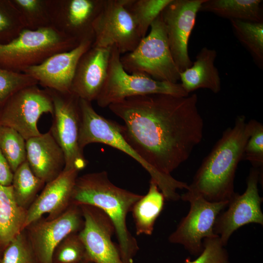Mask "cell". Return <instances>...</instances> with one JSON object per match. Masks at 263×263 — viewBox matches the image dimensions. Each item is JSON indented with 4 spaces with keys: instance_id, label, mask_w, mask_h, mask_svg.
<instances>
[{
    "instance_id": "cell-1",
    "label": "cell",
    "mask_w": 263,
    "mask_h": 263,
    "mask_svg": "<svg viewBox=\"0 0 263 263\" xmlns=\"http://www.w3.org/2000/svg\"><path fill=\"white\" fill-rule=\"evenodd\" d=\"M196 94H149L108 106L124 122L121 133L150 166L166 175L186 161L203 136L204 120Z\"/></svg>"
},
{
    "instance_id": "cell-2",
    "label": "cell",
    "mask_w": 263,
    "mask_h": 263,
    "mask_svg": "<svg viewBox=\"0 0 263 263\" xmlns=\"http://www.w3.org/2000/svg\"><path fill=\"white\" fill-rule=\"evenodd\" d=\"M255 120L237 116L226 129L196 172L187 191L212 202L228 201L234 191L235 172Z\"/></svg>"
},
{
    "instance_id": "cell-3",
    "label": "cell",
    "mask_w": 263,
    "mask_h": 263,
    "mask_svg": "<svg viewBox=\"0 0 263 263\" xmlns=\"http://www.w3.org/2000/svg\"><path fill=\"white\" fill-rule=\"evenodd\" d=\"M142 195L118 187L109 179L106 171L78 176L71 204L90 205L102 210L112 221L118 240V247L124 263H133L139 249L127 225V217Z\"/></svg>"
},
{
    "instance_id": "cell-4",
    "label": "cell",
    "mask_w": 263,
    "mask_h": 263,
    "mask_svg": "<svg viewBox=\"0 0 263 263\" xmlns=\"http://www.w3.org/2000/svg\"><path fill=\"white\" fill-rule=\"evenodd\" d=\"M80 126L79 144L82 150L91 143L106 144L125 153L136 161L150 175L166 199L177 201L181 199L178 189L188 188L186 183L179 181L171 175L158 171L148 164L134 150L123 137L121 125L99 114L91 102L79 98Z\"/></svg>"
},
{
    "instance_id": "cell-5",
    "label": "cell",
    "mask_w": 263,
    "mask_h": 263,
    "mask_svg": "<svg viewBox=\"0 0 263 263\" xmlns=\"http://www.w3.org/2000/svg\"><path fill=\"white\" fill-rule=\"evenodd\" d=\"M79 43L52 26L34 30L24 28L10 42L0 44V68L23 73L54 54L74 48Z\"/></svg>"
},
{
    "instance_id": "cell-6",
    "label": "cell",
    "mask_w": 263,
    "mask_h": 263,
    "mask_svg": "<svg viewBox=\"0 0 263 263\" xmlns=\"http://www.w3.org/2000/svg\"><path fill=\"white\" fill-rule=\"evenodd\" d=\"M120 61L129 74L174 83L180 80V72L172 57L160 14L151 24L149 33L133 51L120 56Z\"/></svg>"
},
{
    "instance_id": "cell-7",
    "label": "cell",
    "mask_w": 263,
    "mask_h": 263,
    "mask_svg": "<svg viewBox=\"0 0 263 263\" xmlns=\"http://www.w3.org/2000/svg\"><path fill=\"white\" fill-rule=\"evenodd\" d=\"M121 55L115 47H111L107 75L95 101L105 108L128 97L149 94H166L187 96L181 83L158 81L146 75L129 74L123 68Z\"/></svg>"
},
{
    "instance_id": "cell-8",
    "label": "cell",
    "mask_w": 263,
    "mask_h": 263,
    "mask_svg": "<svg viewBox=\"0 0 263 263\" xmlns=\"http://www.w3.org/2000/svg\"><path fill=\"white\" fill-rule=\"evenodd\" d=\"M53 104L52 124L49 130L61 148L65 156L64 169L79 171L88 164L79 144L80 126L79 98L70 93L47 89Z\"/></svg>"
},
{
    "instance_id": "cell-9",
    "label": "cell",
    "mask_w": 263,
    "mask_h": 263,
    "mask_svg": "<svg viewBox=\"0 0 263 263\" xmlns=\"http://www.w3.org/2000/svg\"><path fill=\"white\" fill-rule=\"evenodd\" d=\"M181 199L189 203V210L168 240L170 243L182 245L190 254L198 256L203 249V240L217 236L213 230L215 222L228 201L210 202L188 191L183 194Z\"/></svg>"
},
{
    "instance_id": "cell-10",
    "label": "cell",
    "mask_w": 263,
    "mask_h": 263,
    "mask_svg": "<svg viewBox=\"0 0 263 263\" xmlns=\"http://www.w3.org/2000/svg\"><path fill=\"white\" fill-rule=\"evenodd\" d=\"M51 95L38 85L21 89L12 95L0 108V125L10 127L26 140L39 135L38 122L46 113L53 114Z\"/></svg>"
},
{
    "instance_id": "cell-11",
    "label": "cell",
    "mask_w": 263,
    "mask_h": 263,
    "mask_svg": "<svg viewBox=\"0 0 263 263\" xmlns=\"http://www.w3.org/2000/svg\"><path fill=\"white\" fill-rule=\"evenodd\" d=\"M126 0H104L93 24L92 47H115L120 55L133 51L142 38Z\"/></svg>"
},
{
    "instance_id": "cell-12",
    "label": "cell",
    "mask_w": 263,
    "mask_h": 263,
    "mask_svg": "<svg viewBox=\"0 0 263 263\" xmlns=\"http://www.w3.org/2000/svg\"><path fill=\"white\" fill-rule=\"evenodd\" d=\"M260 174L259 168H251L244 192L242 194L235 192L228 201L226 209L222 211L216 218L214 232L225 246L240 227L251 223L263 225V199L258 189Z\"/></svg>"
},
{
    "instance_id": "cell-13",
    "label": "cell",
    "mask_w": 263,
    "mask_h": 263,
    "mask_svg": "<svg viewBox=\"0 0 263 263\" xmlns=\"http://www.w3.org/2000/svg\"><path fill=\"white\" fill-rule=\"evenodd\" d=\"M84 225L80 206L71 204L61 215L53 219L42 217L25 230L38 263H53L54 250L68 235L78 233Z\"/></svg>"
},
{
    "instance_id": "cell-14",
    "label": "cell",
    "mask_w": 263,
    "mask_h": 263,
    "mask_svg": "<svg viewBox=\"0 0 263 263\" xmlns=\"http://www.w3.org/2000/svg\"><path fill=\"white\" fill-rule=\"evenodd\" d=\"M205 1L171 0L160 14L172 57L180 72L193 64L188 55V40Z\"/></svg>"
},
{
    "instance_id": "cell-15",
    "label": "cell",
    "mask_w": 263,
    "mask_h": 263,
    "mask_svg": "<svg viewBox=\"0 0 263 263\" xmlns=\"http://www.w3.org/2000/svg\"><path fill=\"white\" fill-rule=\"evenodd\" d=\"M84 225L78 232L85 247L84 261L94 263H124L118 246L112 241L115 233L110 218L99 208L80 205Z\"/></svg>"
},
{
    "instance_id": "cell-16",
    "label": "cell",
    "mask_w": 263,
    "mask_h": 263,
    "mask_svg": "<svg viewBox=\"0 0 263 263\" xmlns=\"http://www.w3.org/2000/svg\"><path fill=\"white\" fill-rule=\"evenodd\" d=\"M52 26L80 43L94 39L93 24L104 0H48Z\"/></svg>"
},
{
    "instance_id": "cell-17",
    "label": "cell",
    "mask_w": 263,
    "mask_h": 263,
    "mask_svg": "<svg viewBox=\"0 0 263 263\" xmlns=\"http://www.w3.org/2000/svg\"><path fill=\"white\" fill-rule=\"evenodd\" d=\"M93 42L92 39L83 40L74 48L54 54L23 73L35 79L45 89L70 93L78 61L92 47Z\"/></svg>"
},
{
    "instance_id": "cell-18",
    "label": "cell",
    "mask_w": 263,
    "mask_h": 263,
    "mask_svg": "<svg viewBox=\"0 0 263 263\" xmlns=\"http://www.w3.org/2000/svg\"><path fill=\"white\" fill-rule=\"evenodd\" d=\"M79 171L63 169L55 179L46 184L41 192L27 209L24 230L33 223L48 214L51 220L63 213L71 204V198Z\"/></svg>"
},
{
    "instance_id": "cell-19",
    "label": "cell",
    "mask_w": 263,
    "mask_h": 263,
    "mask_svg": "<svg viewBox=\"0 0 263 263\" xmlns=\"http://www.w3.org/2000/svg\"><path fill=\"white\" fill-rule=\"evenodd\" d=\"M111 47H92L81 56L72 81L71 92L92 102L98 96L107 77Z\"/></svg>"
},
{
    "instance_id": "cell-20",
    "label": "cell",
    "mask_w": 263,
    "mask_h": 263,
    "mask_svg": "<svg viewBox=\"0 0 263 263\" xmlns=\"http://www.w3.org/2000/svg\"><path fill=\"white\" fill-rule=\"evenodd\" d=\"M26 161L33 173L45 184L63 170V151L51 132L26 140Z\"/></svg>"
},
{
    "instance_id": "cell-21",
    "label": "cell",
    "mask_w": 263,
    "mask_h": 263,
    "mask_svg": "<svg viewBox=\"0 0 263 263\" xmlns=\"http://www.w3.org/2000/svg\"><path fill=\"white\" fill-rule=\"evenodd\" d=\"M216 56L215 50L204 47L192 65L180 73L181 84L187 93L199 89H207L214 94L221 91V78L214 64Z\"/></svg>"
},
{
    "instance_id": "cell-22",
    "label": "cell",
    "mask_w": 263,
    "mask_h": 263,
    "mask_svg": "<svg viewBox=\"0 0 263 263\" xmlns=\"http://www.w3.org/2000/svg\"><path fill=\"white\" fill-rule=\"evenodd\" d=\"M27 209L18 204L12 185L0 184V247L2 250L24 230Z\"/></svg>"
},
{
    "instance_id": "cell-23",
    "label": "cell",
    "mask_w": 263,
    "mask_h": 263,
    "mask_svg": "<svg viewBox=\"0 0 263 263\" xmlns=\"http://www.w3.org/2000/svg\"><path fill=\"white\" fill-rule=\"evenodd\" d=\"M165 198L156 183L150 182L148 192L133 205L131 211L137 235H151L155 223L163 209Z\"/></svg>"
},
{
    "instance_id": "cell-24",
    "label": "cell",
    "mask_w": 263,
    "mask_h": 263,
    "mask_svg": "<svg viewBox=\"0 0 263 263\" xmlns=\"http://www.w3.org/2000/svg\"><path fill=\"white\" fill-rule=\"evenodd\" d=\"M262 0H205L199 11L212 13L222 18L263 22Z\"/></svg>"
},
{
    "instance_id": "cell-25",
    "label": "cell",
    "mask_w": 263,
    "mask_h": 263,
    "mask_svg": "<svg viewBox=\"0 0 263 263\" xmlns=\"http://www.w3.org/2000/svg\"><path fill=\"white\" fill-rule=\"evenodd\" d=\"M233 34L250 54L260 69L263 68V22L230 20Z\"/></svg>"
},
{
    "instance_id": "cell-26",
    "label": "cell",
    "mask_w": 263,
    "mask_h": 263,
    "mask_svg": "<svg viewBox=\"0 0 263 263\" xmlns=\"http://www.w3.org/2000/svg\"><path fill=\"white\" fill-rule=\"evenodd\" d=\"M45 184L33 173L26 160L21 164L13 173L11 185L19 206L27 209Z\"/></svg>"
},
{
    "instance_id": "cell-27",
    "label": "cell",
    "mask_w": 263,
    "mask_h": 263,
    "mask_svg": "<svg viewBox=\"0 0 263 263\" xmlns=\"http://www.w3.org/2000/svg\"><path fill=\"white\" fill-rule=\"evenodd\" d=\"M171 0H126L125 7L137 25L142 38Z\"/></svg>"
},
{
    "instance_id": "cell-28",
    "label": "cell",
    "mask_w": 263,
    "mask_h": 263,
    "mask_svg": "<svg viewBox=\"0 0 263 263\" xmlns=\"http://www.w3.org/2000/svg\"><path fill=\"white\" fill-rule=\"evenodd\" d=\"M24 28L30 30L52 26L48 0H11Z\"/></svg>"
},
{
    "instance_id": "cell-29",
    "label": "cell",
    "mask_w": 263,
    "mask_h": 263,
    "mask_svg": "<svg viewBox=\"0 0 263 263\" xmlns=\"http://www.w3.org/2000/svg\"><path fill=\"white\" fill-rule=\"evenodd\" d=\"M0 150L13 173L26 160V140L14 129L0 125Z\"/></svg>"
},
{
    "instance_id": "cell-30",
    "label": "cell",
    "mask_w": 263,
    "mask_h": 263,
    "mask_svg": "<svg viewBox=\"0 0 263 263\" xmlns=\"http://www.w3.org/2000/svg\"><path fill=\"white\" fill-rule=\"evenodd\" d=\"M24 26L11 0H0V44L17 37Z\"/></svg>"
},
{
    "instance_id": "cell-31",
    "label": "cell",
    "mask_w": 263,
    "mask_h": 263,
    "mask_svg": "<svg viewBox=\"0 0 263 263\" xmlns=\"http://www.w3.org/2000/svg\"><path fill=\"white\" fill-rule=\"evenodd\" d=\"M0 263H38L25 230L3 250Z\"/></svg>"
},
{
    "instance_id": "cell-32",
    "label": "cell",
    "mask_w": 263,
    "mask_h": 263,
    "mask_svg": "<svg viewBox=\"0 0 263 263\" xmlns=\"http://www.w3.org/2000/svg\"><path fill=\"white\" fill-rule=\"evenodd\" d=\"M85 247L78 233L65 237L55 248L53 263H81L85 258Z\"/></svg>"
},
{
    "instance_id": "cell-33",
    "label": "cell",
    "mask_w": 263,
    "mask_h": 263,
    "mask_svg": "<svg viewBox=\"0 0 263 263\" xmlns=\"http://www.w3.org/2000/svg\"><path fill=\"white\" fill-rule=\"evenodd\" d=\"M34 85H38V82L29 75L0 68V108L14 93Z\"/></svg>"
},
{
    "instance_id": "cell-34",
    "label": "cell",
    "mask_w": 263,
    "mask_h": 263,
    "mask_svg": "<svg viewBox=\"0 0 263 263\" xmlns=\"http://www.w3.org/2000/svg\"><path fill=\"white\" fill-rule=\"evenodd\" d=\"M203 249L194 260L187 258L185 263H230L229 255L218 236L205 238Z\"/></svg>"
},
{
    "instance_id": "cell-35",
    "label": "cell",
    "mask_w": 263,
    "mask_h": 263,
    "mask_svg": "<svg viewBox=\"0 0 263 263\" xmlns=\"http://www.w3.org/2000/svg\"><path fill=\"white\" fill-rule=\"evenodd\" d=\"M242 160L249 161L253 167H263V126L255 120L252 132L244 148Z\"/></svg>"
},
{
    "instance_id": "cell-36",
    "label": "cell",
    "mask_w": 263,
    "mask_h": 263,
    "mask_svg": "<svg viewBox=\"0 0 263 263\" xmlns=\"http://www.w3.org/2000/svg\"><path fill=\"white\" fill-rule=\"evenodd\" d=\"M13 177V172L0 150V184L5 186L11 185Z\"/></svg>"
},
{
    "instance_id": "cell-37",
    "label": "cell",
    "mask_w": 263,
    "mask_h": 263,
    "mask_svg": "<svg viewBox=\"0 0 263 263\" xmlns=\"http://www.w3.org/2000/svg\"><path fill=\"white\" fill-rule=\"evenodd\" d=\"M2 251H3L2 249L0 247V258H1V255H2Z\"/></svg>"
},
{
    "instance_id": "cell-38",
    "label": "cell",
    "mask_w": 263,
    "mask_h": 263,
    "mask_svg": "<svg viewBox=\"0 0 263 263\" xmlns=\"http://www.w3.org/2000/svg\"><path fill=\"white\" fill-rule=\"evenodd\" d=\"M81 263H94L91 262H89V261H84V262H82Z\"/></svg>"
}]
</instances>
